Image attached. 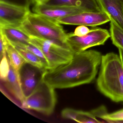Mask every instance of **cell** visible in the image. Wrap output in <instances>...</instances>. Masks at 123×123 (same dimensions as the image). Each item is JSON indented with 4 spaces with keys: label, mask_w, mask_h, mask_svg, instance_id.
I'll use <instances>...</instances> for the list:
<instances>
[{
    "label": "cell",
    "mask_w": 123,
    "mask_h": 123,
    "mask_svg": "<svg viewBox=\"0 0 123 123\" xmlns=\"http://www.w3.org/2000/svg\"><path fill=\"white\" fill-rule=\"evenodd\" d=\"M24 58L26 62L42 70L47 69V67L43 61L38 56L26 49L15 44H11Z\"/></svg>",
    "instance_id": "15"
},
{
    "label": "cell",
    "mask_w": 123,
    "mask_h": 123,
    "mask_svg": "<svg viewBox=\"0 0 123 123\" xmlns=\"http://www.w3.org/2000/svg\"><path fill=\"white\" fill-rule=\"evenodd\" d=\"M102 56L100 52L92 49L74 54L68 63L46 70L42 79L55 89L89 84L96 78Z\"/></svg>",
    "instance_id": "1"
},
{
    "label": "cell",
    "mask_w": 123,
    "mask_h": 123,
    "mask_svg": "<svg viewBox=\"0 0 123 123\" xmlns=\"http://www.w3.org/2000/svg\"><path fill=\"white\" fill-rule=\"evenodd\" d=\"M90 29L88 28L87 26L84 25H79L76 28L74 34L77 36L81 37L87 34Z\"/></svg>",
    "instance_id": "21"
},
{
    "label": "cell",
    "mask_w": 123,
    "mask_h": 123,
    "mask_svg": "<svg viewBox=\"0 0 123 123\" xmlns=\"http://www.w3.org/2000/svg\"><path fill=\"white\" fill-rule=\"evenodd\" d=\"M60 24L95 27L110 21L108 16L103 12L85 11L56 19Z\"/></svg>",
    "instance_id": "8"
},
{
    "label": "cell",
    "mask_w": 123,
    "mask_h": 123,
    "mask_svg": "<svg viewBox=\"0 0 123 123\" xmlns=\"http://www.w3.org/2000/svg\"><path fill=\"white\" fill-rule=\"evenodd\" d=\"M102 12L111 17L123 31V0H96Z\"/></svg>",
    "instance_id": "11"
},
{
    "label": "cell",
    "mask_w": 123,
    "mask_h": 123,
    "mask_svg": "<svg viewBox=\"0 0 123 123\" xmlns=\"http://www.w3.org/2000/svg\"><path fill=\"white\" fill-rule=\"evenodd\" d=\"M96 86L112 101L123 102V67L119 55L114 52L102 55Z\"/></svg>",
    "instance_id": "2"
},
{
    "label": "cell",
    "mask_w": 123,
    "mask_h": 123,
    "mask_svg": "<svg viewBox=\"0 0 123 123\" xmlns=\"http://www.w3.org/2000/svg\"><path fill=\"white\" fill-rule=\"evenodd\" d=\"M62 118L71 119L79 123H100L96 117L90 111L78 110L70 108L63 109L61 112Z\"/></svg>",
    "instance_id": "12"
},
{
    "label": "cell",
    "mask_w": 123,
    "mask_h": 123,
    "mask_svg": "<svg viewBox=\"0 0 123 123\" xmlns=\"http://www.w3.org/2000/svg\"><path fill=\"white\" fill-rule=\"evenodd\" d=\"M30 12L29 6H20L0 0V26L18 27L27 18Z\"/></svg>",
    "instance_id": "7"
},
{
    "label": "cell",
    "mask_w": 123,
    "mask_h": 123,
    "mask_svg": "<svg viewBox=\"0 0 123 123\" xmlns=\"http://www.w3.org/2000/svg\"><path fill=\"white\" fill-rule=\"evenodd\" d=\"M0 57H2L5 53H7V50L10 43L2 31H0Z\"/></svg>",
    "instance_id": "20"
},
{
    "label": "cell",
    "mask_w": 123,
    "mask_h": 123,
    "mask_svg": "<svg viewBox=\"0 0 123 123\" xmlns=\"http://www.w3.org/2000/svg\"><path fill=\"white\" fill-rule=\"evenodd\" d=\"M7 56V53H5L1 58V63L0 65V77L1 81L3 83L7 80L10 72V64Z\"/></svg>",
    "instance_id": "18"
},
{
    "label": "cell",
    "mask_w": 123,
    "mask_h": 123,
    "mask_svg": "<svg viewBox=\"0 0 123 123\" xmlns=\"http://www.w3.org/2000/svg\"><path fill=\"white\" fill-rule=\"evenodd\" d=\"M99 118L108 122H123V108L111 113L107 112Z\"/></svg>",
    "instance_id": "19"
},
{
    "label": "cell",
    "mask_w": 123,
    "mask_h": 123,
    "mask_svg": "<svg viewBox=\"0 0 123 123\" xmlns=\"http://www.w3.org/2000/svg\"><path fill=\"white\" fill-rule=\"evenodd\" d=\"M18 27L29 36L43 38L67 45V33L56 20L31 12Z\"/></svg>",
    "instance_id": "3"
},
{
    "label": "cell",
    "mask_w": 123,
    "mask_h": 123,
    "mask_svg": "<svg viewBox=\"0 0 123 123\" xmlns=\"http://www.w3.org/2000/svg\"><path fill=\"white\" fill-rule=\"evenodd\" d=\"M4 83L9 92L17 100L21 103L25 97L21 87L20 74L16 73L10 65L7 79Z\"/></svg>",
    "instance_id": "13"
},
{
    "label": "cell",
    "mask_w": 123,
    "mask_h": 123,
    "mask_svg": "<svg viewBox=\"0 0 123 123\" xmlns=\"http://www.w3.org/2000/svg\"><path fill=\"white\" fill-rule=\"evenodd\" d=\"M110 37V33L106 29L93 28L83 36H75L73 33H67L66 42L74 54L93 47L104 45Z\"/></svg>",
    "instance_id": "6"
},
{
    "label": "cell",
    "mask_w": 123,
    "mask_h": 123,
    "mask_svg": "<svg viewBox=\"0 0 123 123\" xmlns=\"http://www.w3.org/2000/svg\"><path fill=\"white\" fill-rule=\"evenodd\" d=\"M30 43L39 49L45 56L48 69L68 63L74 56V53L67 45L39 37L30 36Z\"/></svg>",
    "instance_id": "5"
},
{
    "label": "cell",
    "mask_w": 123,
    "mask_h": 123,
    "mask_svg": "<svg viewBox=\"0 0 123 123\" xmlns=\"http://www.w3.org/2000/svg\"><path fill=\"white\" fill-rule=\"evenodd\" d=\"M55 89L42 78L34 91L21 102V107L46 115L52 114L57 102Z\"/></svg>",
    "instance_id": "4"
},
{
    "label": "cell",
    "mask_w": 123,
    "mask_h": 123,
    "mask_svg": "<svg viewBox=\"0 0 123 123\" xmlns=\"http://www.w3.org/2000/svg\"><path fill=\"white\" fill-rule=\"evenodd\" d=\"M50 0H30V1L34 5L47 3Z\"/></svg>",
    "instance_id": "22"
},
{
    "label": "cell",
    "mask_w": 123,
    "mask_h": 123,
    "mask_svg": "<svg viewBox=\"0 0 123 123\" xmlns=\"http://www.w3.org/2000/svg\"><path fill=\"white\" fill-rule=\"evenodd\" d=\"M118 49L119 51V55L120 57V59H121V61L122 64V66L123 67V50L121 49Z\"/></svg>",
    "instance_id": "23"
},
{
    "label": "cell",
    "mask_w": 123,
    "mask_h": 123,
    "mask_svg": "<svg viewBox=\"0 0 123 123\" xmlns=\"http://www.w3.org/2000/svg\"><path fill=\"white\" fill-rule=\"evenodd\" d=\"M7 54L10 65L18 74L26 62L22 56L10 43L7 50Z\"/></svg>",
    "instance_id": "16"
},
{
    "label": "cell",
    "mask_w": 123,
    "mask_h": 123,
    "mask_svg": "<svg viewBox=\"0 0 123 123\" xmlns=\"http://www.w3.org/2000/svg\"><path fill=\"white\" fill-rule=\"evenodd\" d=\"M35 13L56 20L82 12L87 11L82 8L66 5L36 4L33 8Z\"/></svg>",
    "instance_id": "9"
},
{
    "label": "cell",
    "mask_w": 123,
    "mask_h": 123,
    "mask_svg": "<svg viewBox=\"0 0 123 123\" xmlns=\"http://www.w3.org/2000/svg\"><path fill=\"white\" fill-rule=\"evenodd\" d=\"M0 31L2 32L9 42L30 43V36L18 27L0 26Z\"/></svg>",
    "instance_id": "14"
},
{
    "label": "cell",
    "mask_w": 123,
    "mask_h": 123,
    "mask_svg": "<svg viewBox=\"0 0 123 123\" xmlns=\"http://www.w3.org/2000/svg\"><path fill=\"white\" fill-rule=\"evenodd\" d=\"M42 70L25 62L20 72L21 87L24 97L30 95L36 88L42 78Z\"/></svg>",
    "instance_id": "10"
},
{
    "label": "cell",
    "mask_w": 123,
    "mask_h": 123,
    "mask_svg": "<svg viewBox=\"0 0 123 123\" xmlns=\"http://www.w3.org/2000/svg\"><path fill=\"white\" fill-rule=\"evenodd\" d=\"M110 34L113 44L118 49L123 50V31L116 21L109 16Z\"/></svg>",
    "instance_id": "17"
}]
</instances>
